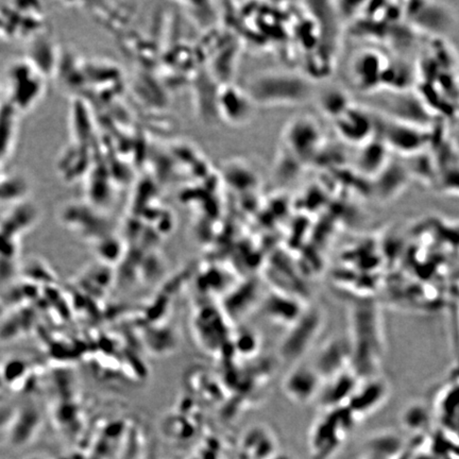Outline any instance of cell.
<instances>
[{"label": "cell", "instance_id": "2", "mask_svg": "<svg viewBox=\"0 0 459 459\" xmlns=\"http://www.w3.org/2000/svg\"><path fill=\"white\" fill-rule=\"evenodd\" d=\"M321 133L316 121L309 116H300L288 122L284 142L288 149L300 159L310 158L317 150Z\"/></svg>", "mask_w": 459, "mask_h": 459}, {"label": "cell", "instance_id": "5", "mask_svg": "<svg viewBox=\"0 0 459 459\" xmlns=\"http://www.w3.org/2000/svg\"><path fill=\"white\" fill-rule=\"evenodd\" d=\"M382 67V60L375 52L368 51L358 54L352 65V73L356 86L372 89L374 79L380 77Z\"/></svg>", "mask_w": 459, "mask_h": 459}, {"label": "cell", "instance_id": "6", "mask_svg": "<svg viewBox=\"0 0 459 459\" xmlns=\"http://www.w3.org/2000/svg\"><path fill=\"white\" fill-rule=\"evenodd\" d=\"M318 101L320 109L324 114L334 119L340 116L351 106L348 93L336 87H331L323 91L319 95Z\"/></svg>", "mask_w": 459, "mask_h": 459}, {"label": "cell", "instance_id": "4", "mask_svg": "<svg viewBox=\"0 0 459 459\" xmlns=\"http://www.w3.org/2000/svg\"><path fill=\"white\" fill-rule=\"evenodd\" d=\"M285 390L288 397L300 402L312 399L318 390L319 377L310 369H297L287 377Z\"/></svg>", "mask_w": 459, "mask_h": 459}, {"label": "cell", "instance_id": "1", "mask_svg": "<svg viewBox=\"0 0 459 459\" xmlns=\"http://www.w3.org/2000/svg\"><path fill=\"white\" fill-rule=\"evenodd\" d=\"M310 81L297 73L265 72L251 80L248 96L254 103L263 105L298 104L313 96Z\"/></svg>", "mask_w": 459, "mask_h": 459}, {"label": "cell", "instance_id": "3", "mask_svg": "<svg viewBox=\"0 0 459 459\" xmlns=\"http://www.w3.org/2000/svg\"><path fill=\"white\" fill-rule=\"evenodd\" d=\"M335 121L338 133L351 143L366 142L372 131V121L367 113L352 105Z\"/></svg>", "mask_w": 459, "mask_h": 459}]
</instances>
